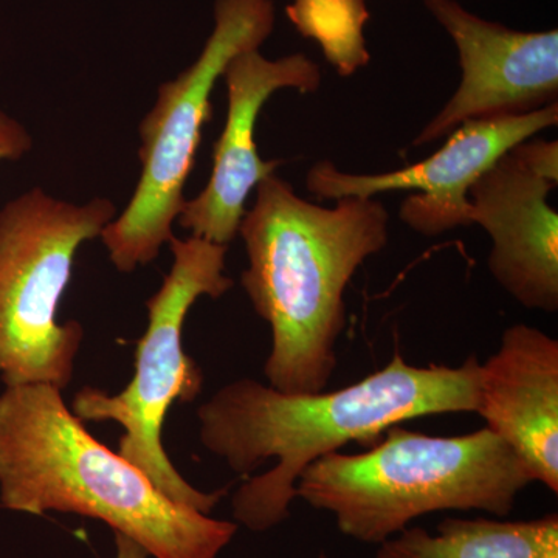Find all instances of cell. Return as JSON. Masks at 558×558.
<instances>
[{
	"instance_id": "cell-2",
	"label": "cell",
	"mask_w": 558,
	"mask_h": 558,
	"mask_svg": "<svg viewBox=\"0 0 558 558\" xmlns=\"http://www.w3.org/2000/svg\"><path fill=\"white\" fill-rule=\"evenodd\" d=\"M389 215L374 197H343L336 207L304 201L270 175L240 230L248 267L241 284L271 329L264 376L288 395L325 391L347 328L344 292L360 267L387 247Z\"/></svg>"
},
{
	"instance_id": "cell-3",
	"label": "cell",
	"mask_w": 558,
	"mask_h": 558,
	"mask_svg": "<svg viewBox=\"0 0 558 558\" xmlns=\"http://www.w3.org/2000/svg\"><path fill=\"white\" fill-rule=\"evenodd\" d=\"M0 502L16 512L78 513L126 535L153 558H218L238 523L168 498L137 468L92 436L46 384L0 395Z\"/></svg>"
},
{
	"instance_id": "cell-10",
	"label": "cell",
	"mask_w": 558,
	"mask_h": 558,
	"mask_svg": "<svg viewBox=\"0 0 558 558\" xmlns=\"http://www.w3.org/2000/svg\"><path fill=\"white\" fill-rule=\"evenodd\" d=\"M459 54L462 78L413 146L447 137L470 120L524 116L558 102V32H519L483 20L458 0H422Z\"/></svg>"
},
{
	"instance_id": "cell-6",
	"label": "cell",
	"mask_w": 558,
	"mask_h": 558,
	"mask_svg": "<svg viewBox=\"0 0 558 558\" xmlns=\"http://www.w3.org/2000/svg\"><path fill=\"white\" fill-rule=\"evenodd\" d=\"M105 197L84 205L32 189L0 208V380L5 387H69L83 343L78 322H58V306L84 242L116 219Z\"/></svg>"
},
{
	"instance_id": "cell-14",
	"label": "cell",
	"mask_w": 558,
	"mask_h": 558,
	"mask_svg": "<svg viewBox=\"0 0 558 558\" xmlns=\"http://www.w3.org/2000/svg\"><path fill=\"white\" fill-rule=\"evenodd\" d=\"M286 14L304 38L314 39L322 47L326 60L340 75H352L368 65L366 0H293Z\"/></svg>"
},
{
	"instance_id": "cell-16",
	"label": "cell",
	"mask_w": 558,
	"mask_h": 558,
	"mask_svg": "<svg viewBox=\"0 0 558 558\" xmlns=\"http://www.w3.org/2000/svg\"><path fill=\"white\" fill-rule=\"evenodd\" d=\"M116 558H150L148 550L126 535L116 534Z\"/></svg>"
},
{
	"instance_id": "cell-8",
	"label": "cell",
	"mask_w": 558,
	"mask_h": 558,
	"mask_svg": "<svg viewBox=\"0 0 558 558\" xmlns=\"http://www.w3.org/2000/svg\"><path fill=\"white\" fill-rule=\"evenodd\" d=\"M557 123L558 102L524 116L465 121L447 135L442 148L433 156L402 170L352 174L340 171L330 160L317 161L307 172V191L330 201L417 191L416 196L402 202L399 218L422 236L436 238L472 226L470 186L510 149Z\"/></svg>"
},
{
	"instance_id": "cell-12",
	"label": "cell",
	"mask_w": 558,
	"mask_h": 558,
	"mask_svg": "<svg viewBox=\"0 0 558 558\" xmlns=\"http://www.w3.org/2000/svg\"><path fill=\"white\" fill-rule=\"evenodd\" d=\"M476 414L515 451L532 481L558 494V341L532 326H510L480 363Z\"/></svg>"
},
{
	"instance_id": "cell-4",
	"label": "cell",
	"mask_w": 558,
	"mask_h": 558,
	"mask_svg": "<svg viewBox=\"0 0 558 558\" xmlns=\"http://www.w3.org/2000/svg\"><path fill=\"white\" fill-rule=\"evenodd\" d=\"M365 453L326 454L304 470L296 498L332 513L341 534L380 545L444 510L508 517L534 483L515 451L484 427L429 436L392 425Z\"/></svg>"
},
{
	"instance_id": "cell-5",
	"label": "cell",
	"mask_w": 558,
	"mask_h": 558,
	"mask_svg": "<svg viewBox=\"0 0 558 558\" xmlns=\"http://www.w3.org/2000/svg\"><path fill=\"white\" fill-rule=\"evenodd\" d=\"M170 247L174 258L170 274L146 303L148 328L138 341L131 384L116 396L83 388L73 398L72 413L83 422L120 424L121 457L172 501L208 515L226 490L207 494L183 480L165 451L161 428L172 403L191 402L204 387L199 365L183 351V323L202 296L218 300L233 288V279L223 275L229 245L174 236Z\"/></svg>"
},
{
	"instance_id": "cell-11",
	"label": "cell",
	"mask_w": 558,
	"mask_h": 558,
	"mask_svg": "<svg viewBox=\"0 0 558 558\" xmlns=\"http://www.w3.org/2000/svg\"><path fill=\"white\" fill-rule=\"evenodd\" d=\"M222 78L229 110L213 149L211 175L202 193L185 202L178 219L191 236L229 245L238 236L250 193L281 167V160L259 157L255 131L260 109L278 90L314 94L323 76L317 62L306 54L269 60L259 49H253L231 58Z\"/></svg>"
},
{
	"instance_id": "cell-1",
	"label": "cell",
	"mask_w": 558,
	"mask_h": 558,
	"mask_svg": "<svg viewBox=\"0 0 558 558\" xmlns=\"http://www.w3.org/2000/svg\"><path fill=\"white\" fill-rule=\"evenodd\" d=\"M480 362L413 366L395 352L385 368L337 391L288 395L258 380L223 385L197 410L205 449L233 472L277 465L234 492L238 523L266 532L289 519L296 483L319 458L349 442L373 447L392 425L435 414L476 413Z\"/></svg>"
},
{
	"instance_id": "cell-9",
	"label": "cell",
	"mask_w": 558,
	"mask_h": 558,
	"mask_svg": "<svg viewBox=\"0 0 558 558\" xmlns=\"http://www.w3.org/2000/svg\"><path fill=\"white\" fill-rule=\"evenodd\" d=\"M558 183V145L520 143L469 190L470 222L492 241V277L529 311H558V215L548 204Z\"/></svg>"
},
{
	"instance_id": "cell-15",
	"label": "cell",
	"mask_w": 558,
	"mask_h": 558,
	"mask_svg": "<svg viewBox=\"0 0 558 558\" xmlns=\"http://www.w3.org/2000/svg\"><path fill=\"white\" fill-rule=\"evenodd\" d=\"M32 148L33 138L27 128L0 109V161L21 160Z\"/></svg>"
},
{
	"instance_id": "cell-17",
	"label": "cell",
	"mask_w": 558,
	"mask_h": 558,
	"mask_svg": "<svg viewBox=\"0 0 558 558\" xmlns=\"http://www.w3.org/2000/svg\"><path fill=\"white\" fill-rule=\"evenodd\" d=\"M318 558H329L328 556H326V554H319Z\"/></svg>"
},
{
	"instance_id": "cell-7",
	"label": "cell",
	"mask_w": 558,
	"mask_h": 558,
	"mask_svg": "<svg viewBox=\"0 0 558 558\" xmlns=\"http://www.w3.org/2000/svg\"><path fill=\"white\" fill-rule=\"evenodd\" d=\"M215 25L197 60L159 87L138 126L142 174L119 218L101 231L110 263L121 274L153 263L174 238L185 205L202 130L211 119V92L231 58L259 49L275 28L274 0H216Z\"/></svg>"
},
{
	"instance_id": "cell-13",
	"label": "cell",
	"mask_w": 558,
	"mask_h": 558,
	"mask_svg": "<svg viewBox=\"0 0 558 558\" xmlns=\"http://www.w3.org/2000/svg\"><path fill=\"white\" fill-rule=\"evenodd\" d=\"M376 558H558V515L446 519L436 534L409 526L380 543Z\"/></svg>"
}]
</instances>
